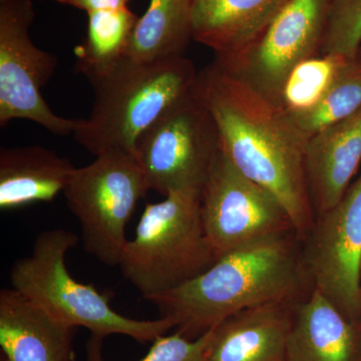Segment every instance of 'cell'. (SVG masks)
Listing matches in <instances>:
<instances>
[{
    "mask_svg": "<svg viewBox=\"0 0 361 361\" xmlns=\"http://www.w3.org/2000/svg\"><path fill=\"white\" fill-rule=\"evenodd\" d=\"M199 71L185 56L140 61L129 58L92 85L90 116L80 120L75 139L99 156L121 149L134 154L145 130L195 96Z\"/></svg>",
    "mask_w": 361,
    "mask_h": 361,
    "instance_id": "obj_3",
    "label": "cell"
},
{
    "mask_svg": "<svg viewBox=\"0 0 361 361\" xmlns=\"http://www.w3.org/2000/svg\"><path fill=\"white\" fill-rule=\"evenodd\" d=\"M139 18L129 7L87 13V33L75 49L78 73L92 84L129 58Z\"/></svg>",
    "mask_w": 361,
    "mask_h": 361,
    "instance_id": "obj_18",
    "label": "cell"
},
{
    "mask_svg": "<svg viewBox=\"0 0 361 361\" xmlns=\"http://www.w3.org/2000/svg\"><path fill=\"white\" fill-rule=\"evenodd\" d=\"M289 0H192L193 40L227 61L250 47Z\"/></svg>",
    "mask_w": 361,
    "mask_h": 361,
    "instance_id": "obj_15",
    "label": "cell"
},
{
    "mask_svg": "<svg viewBox=\"0 0 361 361\" xmlns=\"http://www.w3.org/2000/svg\"><path fill=\"white\" fill-rule=\"evenodd\" d=\"M361 111V63L348 59L322 99L302 113L290 116L307 139L330 126L343 122Z\"/></svg>",
    "mask_w": 361,
    "mask_h": 361,
    "instance_id": "obj_20",
    "label": "cell"
},
{
    "mask_svg": "<svg viewBox=\"0 0 361 361\" xmlns=\"http://www.w3.org/2000/svg\"><path fill=\"white\" fill-rule=\"evenodd\" d=\"M68 159L42 146L0 149V209L49 203L63 193L73 170Z\"/></svg>",
    "mask_w": 361,
    "mask_h": 361,
    "instance_id": "obj_17",
    "label": "cell"
},
{
    "mask_svg": "<svg viewBox=\"0 0 361 361\" xmlns=\"http://www.w3.org/2000/svg\"><path fill=\"white\" fill-rule=\"evenodd\" d=\"M346 59L320 54L296 66L285 82L280 106L290 116L310 110L322 99Z\"/></svg>",
    "mask_w": 361,
    "mask_h": 361,
    "instance_id": "obj_21",
    "label": "cell"
},
{
    "mask_svg": "<svg viewBox=\"0 0 361 361\" xmlns=\"http://www.w3.org/2000/svg\"><path fill=\"white\" fill-rule=\"evenodd\" d=\"M357 58H358V59H360V63H361V49H360V52H358Z\"/></svg>",
    "mask_w": 361,
    "mask_h": 361,
    "instance_id": "obj_25",
    "label": "cell"
},
{
    "mask_svg": "<svg viewBox=\"0 0 361 361\" xmlns=\"http://www.w3.org/2000/svg\"><path fill=\"white\" fill-rule=\"evenodd\" d=\"M196 97L212 116L223 153L276 197L302 242L315 220L306 180V135L281 106L215 59L199 71Z\"/></svg>",
    "mask_w": 361,
    "mask_h": 361,
    "instance_id": "obj_1",
    "label": "cell"
},
{
    "mask_svg": "<svg viewBox=\"0 0 361 361\" xmlns=\"http://www.w3.org/2000/svg\"><path fill=\"white\" fill-rule=\"evenodd\" d=\"M296 304L274 301L226 318L211 330L203 361H286Z\"/></svg>",
    "mask_w": 361,
    "mask_h": 361,
    "instance_id": "obj_12",
    "label": "cell"
},
{
    "mask_svg": "<svg viewBox=\"0 0 361 361\" xmlns=\"http://www.w3.org/2000/svg\"><path fill=\"white\" fill-rule=\"evenodd\" d=\"M75 329L16 289L0 291V357L6 361H75Z\"/></svg>",
    "mask_w": 361,
    "mask_h": 361,
    "instance_id": "obj_13",
    "label": "cell"
},
{
    "mask_svg": "<svg viewBox=\"0 0 361 361\" xmlns=\"http://www.w3.org/2000/svg\"><path fill=\"white\" fill-rule=\"evenodd\" d=\"M35 18L32 0H0V127L26 120L56 135H73L80 120L56 115L40 92L59 61L33 44Z\"/></svg>",
    "mask_w": 361,
    "mask_h": 361,
    "instance_id": "obj_8",
    "label": "cell"
},
{
    "mask_svg": "<svg viewBox=\"0 0 361 361\" xmlns=\"http://www.w3.org/2000/svg\"><path fill=\"white\" fill-rule=\"evenodd\" d=\"M286 361H361V322L314 289L294 308Z\"/></svg>",
    "mask_w": 361,
    "mask_h": 361,
    "instance_id": "obj_16",
    "label": "cell"
},
{
    "mask_svg": "<svg viewBox=\"0 0 361 361\" xmlns=\"http://www.w3.org/2000/svg\"><path fill=\"white\" fill-rule=\"evenodd\" d=\"M0 361H6V360H4V358L0 357Z\"/></svg>",
    "mask_w": 361,
    "mask_h": 361,
    "instance_id": "obj_26",
    "label": "cell"
},
{
    "mask_svg": "<svg viewBox=\"0 0 361 361\" xmlns=\"http://www.w3.org/2000/svg\"><path fill=\"white\" fill-rule=\"evenodd\" d=\"M211 330L196 339L187 338L178 332L159 336L153 341L147 355L139 361H203L204 353L210 341ZM104 339L90 334L85 345V361H104Z\"/></svg>",
    "mask_w": 361,
    "mask_h": 361,
    "instance_id": "obj_23",
    "label": "cell"
},
{
    "mask_svg": "<svg viewBox=\"0 0 361 361\" xmlns=\"http://www.w3.org/2000/svg\"><path fill=\"white\" fill-rule=\"evenodd\" d=\"M78 243L77 235L66 229L39 233L32 253L13 263L11 287L59 322L73 329L85 327L102 338L123 336L146 343L174 329L167 318L139 320L116 312L110 296L71 276L66 257Z\"/></svg>",
    "mask_w": 361,
    "mask_h": 361,
    "instance_id": "obj_4",
    "label": "cell"
},
{
    "mask_svg": "<svg viewBox=\"0 0 361 361\" xmlns=\"http://www.w3.org/2000/svg\"><path fill=\"white\" fill-rule=\"evenodd\" d=\"M54 1L80 9L87 14L94 11L127 8L129 7L130 0H54Z\"/></svg>",
    "mask_w": 361,
    "mask_h": 361,
    "instance_id": "obj_24",
    "label": "cell"
},
{
    "mask_svg": "<svg viewBox=\"0 0 361 361\" xmlns=\"http://www.w3.org/2000/svg\"><path fill=\"white\" fill-rule=\"evenodd\" d=\"M361 49V0H330L322 54L356 59Z\"/></svg>",
    "mask_w": 361,
    "mask_h": 361,
    "instance_id": "obj_22",
    "label": "cell"
},
{
    "mask_svg": "<svg viewBox=\"0 0 361 361\" xmlns=\"http://www.w3.org/2000/svg\"><path fill=\"white\" fill-rule=\"evenodd\" d=\"M200 195L176 192L145 206L120 267L147 300L187 283L217 260L202 222Z\"/></svg>",
    "mask_w": 361,
    "mask_h": 361,
    "instance_id": "obj_5",
    "label": "cell"
},
{
    "mask_svg": "<svg viewBox=\"0 0 361 361\" xmlns=\"http://www.w3.org/2000/svg\"><path fill=\"white\" fill-rule=\"evenodd\" d=\"M204 229L217 258L252 242L295 232L283 205L220 149L200 195Z\"/></svg>",
    "mask_w": 361,
    "mask_h": 361,
    "instance_id": "obj_9",
    "label": "cell"
},
{
    "mask_svg": "<svg viewBox=\"0 0 361 361\" xmlns=\"http://www.w3.org/2000/svg\"><path fill=\"white\" fill-rule=\"evenodd\" d=\"M221 149L210 113L195 96L157 120L135 144L149 190L200 193Z\"/></svg>",
    "mask_w": 361,
    "mask_h": 361,
    "instance_id": "obj_7",
    "label": "cell"
},
{
    "mask_svg": "<svg viewBox=\"0 0 361 361\" xmlns=\"http://www.w3.org/2000/svg\"><path fill=\"white\" fill-rule=\"evenodd\" d=\"M329 4L330 0H289L245 51L227 61H215L280 106L292 71L322 51Z\"/></svg>",
    "mask_w": 361,
    "mask_h": 361,
    "instance_id": "obj_10",
    "label": "cell"
},
{
    "mask_svg": "<svg viewBox=\"0 0 361 361\" xmlns=\"http://www.w3.org/2000/svg\"><path fill=\"white\" fill-rule=\"evenodd\" d=\"M302 254L315 290L361 322V175L336 205L315 216Z\"/></svg>",
    "mask_w": 361,
    "mask_h": 361,
    "instance_id": "obj_11",
    "label": "cell"
},
{
    "mask_svg": "<svg viewBox=\"0 0 361 361\" xmlns=\"http://www.w3.org/2000/svg\"><path fill=\"white\" fill-rule=\"evenodd\" d=\"M192 0H149L133 35L129 59L140 61L184 56L193 39Z\"/></svg>",
    "mask_w": 361,
    "mask_h": 361,
    "instance_id": "obj_19",
    "label": "cell"
},
{
    "mask_svg": "<svg viewBox=\"0 0 361 361\" xmlns=\"http://www.w3.org/2000/svg\"><path fill=\"white\" fill-rule=\"evenodd\" d=\"M148 191L141 165L130 152H106L75 168L63 195L80 222L85 251L104 265L120 266L129 241L128 223Z\"/></svg>",
    "mask_w": 361,
    "mask_h": 361,
    "instance_id": "obj_6",
    "label": "cell"
},
{
    "mask_svg": "<svg viewBox=\"0 0 361 361\" xmlns=\"http://www.w3.org/2000/svg\"><path fill=\"white\" fill-rule=\"evenodd\" d=\"M314 290L296 232L228 252L199 276L149 299L175 332L196 339L226 318L261 304L299 303Z\"/></svg>",
    "mask_w": 361,
    "mask_h": 361,
    "instance_id": "obj_2",
    "label": "cell"
},
{
    "mask_svg": "<svg viewBox=\"0 0 361 361\" xmlns=\"http://www.w3.org/2000/svg\"><path fill=\"white\" fill-rule=\"evenodd\" d=\"M361 163V111L308 139L305 173L315 216L336 205Z\"/></svg>",
    "mask_w": 361,
    "mask_h": 361,
    "instance_id": "obj_14",
    "label": "cell"
}]
</instances>
